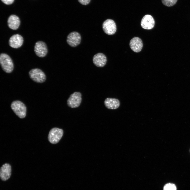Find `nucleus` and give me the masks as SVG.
Returning <instances> with one entry per match:
<instances>
[{
	"label": "nucleus",
	"instance_id": "2",
	"mask_svg": "<svg viewBox=\"0 0 190 190\" xmlns=\"http://www.w3.org/2000/svg\"><path fill=\"white\" fill-rule=\"evenodd\" d=\"M0 63L3 70L7 73H11L14 68L13 64L10 57L3 53L0 55Z\"/></svg>",
	"mask_w": 190,
	"mask_h": 190
},
{
	"label": "nucleus",
	"instance_id": "17",
	"mask_svg": "<svg viewBox=\"0 0 190 190\" xmlns=\"http://www.w3.org/2000/svg\"><path fill=\"white\" fill-rule=\"evenodd\" d=\"M175 185L172 183H168L166 184L163 187V190H176Z\"/></svg>",
	"mask_w": 190,
	"mask_h": 190
},
{
	"label": "nucleus",
	"instance_id": "16",
	"mask_svg": "<svg viewBox=\"0 0 190 190\" xmlns=\"http://www.w3.org/2000/svg\"><path fill=\"white\" fill-rule=\"evenodd\" d=\"M162 2L164 5L170 7L173 6L177 2V0H162Z\"/></svg>",
	"mask_w": 190,
	"mask_h": 190
},
{
	"label": "nucleus",
	"instance_id": "3",
	"mask_svg": "<svg viewBox=\"0 0 190 190\" xmlns=\"http://www.w3.org/2000/svg\"><path fill=\"white\" fill-rule=\"evenodd\" d=\"M63 131L61 129L57 127L52 128L50 131L48 135V140L51 144L58 143L62 137Z\"/></svg>",
	"mask_w": 190,
	"mask_h": 190
},
{
	"label": "nucleus",
	"instance_id": "15",
	"mask_svg": "<svg viewBox=\"0 0 190 190\" xmlns=\"http://www.w3.org/2000/svg\"><path fill=\"white\" fill-rule=\"evenodd\" d=\"M105 107L110 109H116L118 108L120 104L119 101L114 98H107L104 102Z\"/></svg>",
	"mask_w": 190,
	"mask_h": 190
},
{
	"label": "nucleus",
	"instance_id": "8",
	"mask_svg": "<svg viewBox=\"0 0 190 190\" xmlns=\"http://www.w3.org/2000/svg\"><path fill=\"white\" fill-rule=\"evenodd\" d=\"M34 51L36 55L39 57H45L48 53V49L46 44L42 41L37 42L35 45Z\"/></svg>",
	"mask_w": 190,
	"mask_h": 190
},
{
	"label": "nucleus",
	"instance_id": "5",
	"mask_svg": "<svg viewBox=\"0 0 190 190\" xmlns=\"http://www.w3.org/2000/svg\"><path fill=\"white\" fill-rule=\"evenodd\" d=\"M82 100V94L78 92H75L71 94L67 101L68 106L72 108L79 107Z\"/></svg>",
	"mask_w": 190,
	"mask_h": 190
},
{
	"label": "nucleus",
	"instance_id": "19",
	"mask_svg": "<svg viewBox=\"0 0 190 190\" xmlns=\"http://www.w3.org/2000/svg\"><path fill=\"white\" fill-rule=\"evenodd\" d=\"M4 4L7 5H9L12 4L14 0H1Z\"/></svg>",
	"mask_w": 190,
	"mask_h": 190
},
{
	"label": "nucleus",
	"instance_id": "7",
	"mask_svg": "<svg viewBox=\"0 0 190 190\" xmlns=\"http://www.w3.org/2000/svg\"><path fill=\"white\" fill-rule=\"evenodd\" d=\"M81 37L78 32L73 31L70 32L67 37L66 42L70 46L74 47L78 46L80 43Z\"/></svg>",
	"mask_w": 190,
	"mask_h": 190
},
{
	"label": "nucleus",
	"instance_id": "20",
	"mask_svg": "<svg viewBox=\"0 0 190 190\" xmlns=\"http://www.w3.org/2000/svg\"></svg>",
	"mask_w": 190,
	"mask_h": 190
},
{
	"label": "nucleus",
	"instance_id": "11",
	"mask_svg": "<svg viewBox=\"0 0 190 190\" xmlns=\"http://www.w3.org/2000/svg\"><path fill=\"white\" fill-rule=\"evenodd\" d=\"M129 45L132 51L138 53L141 50L143 44L141 39L138 37H134L130 40Z\"/></svg>",
	"mask_w": 190,
	"mask_h": 190
},
{
	"label": "nucleus",
	"instance_id": "4",
	"mask_svg": "<svg viewBox=\"0 0 190 190\" xmlns=\"http://www.w3.org/2000/svg\"><path fill=\"white\" fill-rule=\"evenodd\" d=\"M29 74L30 78L36 83H42L45 82L46 79L45 73L39 69H31L29 72Z\"/></svg>",
	"mask_w": 190,
	"mask_h": 190
},
{
	"label": "nucleus",
	"instance_id": "13",
	"mask_svg": "<svg viewBox=\"0 0 190 190\" xmlns=\"http://www.w3.org/2000/svg\"><path fill=\"white\" fill-rule=\"evenodd\" d=\"M11 167L9 164H3L0 170V176L2 180L6 181L9 179L11 175Z\"/></svg>",
	"mask_w": 190,
	"mask_h": 190
},
{
	"label": "nucleus",
	"instance_id": "12",
	"mask_svg": "<svg viewBox=\"0 0 190 190\" xmlns=\"http://www.w3.org/2000/svg\"><path fill=\"white\" fill-rule=\"evenodd\" d=\"M94 64L97 66L102 67L106 65L107 59L106 56L101 53H98L95 55L93 58Z\"/></svg>",
	"mask_w": 190,
	"mask_h": 190
},
{
	"label": "nucleus",
	"instance_id": "18",
	"mask_svg": "<svg viewBox=\"0 0 190 190\" xmlns=\"http://www.w3.org/2000/svg\"><path fill=\"white\" fill-rule=\"evenodd\" d=\"M91 0H78L79 2L82 4L86 5L89 3Z\"/></svg>",
	"mask_w": 190,
	"mask_h": 190
},
{
	"label": "nucleus",
	"instance_id": "14",
	"mask_svg": "<svg viewBox=\"0 0 190 190\" xmlns=\"http://www.w3.org/2000/svg\"><path fill=\"white\" fill-rule=\"evenodd\" d=\"M20 20L19 18L17 16L14 15L10 16L7 21V24L8 27L13 30L17 29L20 26Z\"/></svg>",
	"mask_w": 190,
	"mask_h": 190
},
{
	"label": "nucleus",
	"instance_id": "1",
	"mask_svg": "<svg viewBox=\"0 0 190 190\" xmlns=\"http://www.w3.org/2000/svg\"><path fill=\"white\" fill-rule=\"evenodd\" d=\"M11 106L13 111L19 117L23 118L26 117V107L22 102L18 100L13 101Z\"/></svg>",
	"mask_w": 190,
	"mask_h": 190
},
{
	"label": "nucleus",
	"instance_id": "10",
	"mask_svg": "<svg viewBox=\"0 0 190 190\" xmlns=\"http://www.w3.org/2000/svg\"><path fill=\"white\" fill-rule=\"evenodd\" d=\"M23 41L22 37L18 34L13 35L10 38L9 41L10 46L14 48H18L21 47Z\"/></svg>",
	"mask_w": 190,
	"mask_h": 190
},
{
	"label": "nucleus",
	"instance_id": "6",
	"mask_svg": "<svg viewBox=\"0 0 190 190\" xmlns=\"http://www.w3.org/2000/svg\"><path fill=\"white\" fill-rule=\"evenodd\" d=\"M102 27L104 32L106 34L111 35L114 34L116 31V26L112 20L107 19L103 23Z\"/></svg>",
	"mask_w": 190,
	"mask_h": 190
},
{
	"label": "nucleus",
	"instance_id": "9",
	"mask_svg": "<svg viewBox=\"0 0 190 190\" xmlns=\"http://www.w3.org/2000/svg\"><path fill=\"white\" fill-rule=\"evenodd\" d=\"M155 22L153 17L151 15H146L142 18L141 25L144 29L150 30L154 26Z\"/></svg>",
	"mask_w": 190,
	"mask_h": 190
}]
</instances>
